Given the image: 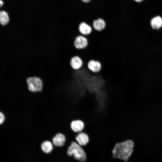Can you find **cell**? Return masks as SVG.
<instances>
[{
	"label": "cell",
	"mask_w": 162,
	"mask_h": 162,
	"mask_svg": "<svg viewBox=\"0 0 162 162\" xmlns=\"http://www.w3.org/2000/svg\"><path fill=\"white\" fill-rule=\"evenodd\" d=\"M134 146V142L130 140L116 143L112 151L113 157L127 161L132 154Z\"/></svg>",
	"instance_id": "6da1fadb"
},
{
	"label": "cell",
	"mask_w": 162,
	"mask_h": 162,
	"mask_svg": "<svg viewBox=\"0 0 162 162\" xmlns=\"http://www.w3.org/2000/svg\"><path fill=\"white\" fill-rule=\"evenodd\" d=\"M69 156H73L76 160L81 161H85L86 158V153L81 146L76 142H72L68 147L67 152Z\"/></svg>",
	"instance_id": "7a4b0ae2"
},
{
	"label": "cell",
	"mask_w": 162,
	"mask_h": 162,
	"mask_svg": "<svg viewBox=\"0 0 162 162\" xmlns=\"http://www.w3.org/2000/svg\"><path fill=\"white\" fill-rule=\"evenodd\" d=\"M26 82L28 89L32 92H40L43 88V82L39 77L34 76L27 78Z\"/></svg>",
	"instance_id": "3957f363"
},
{
	"label": "cell",
	"mask_w": 162,
	"mask_h": 162,
	"mask_svg": "<svg viewBox=\"0 0 162 162\" xmlns=\"http://www.w3.org/2000/svg\"><path fill=\"white\" fill-rule=\"evenodd\" d=\"M74 44L76 49L79 50L83 49L88 46V42L86 37L81 34L76 38Z\"/></svg>",
	"instance_id": "277c9868"
},
{
	"label": "cell",
	"mask_w": 162,
	"mask_h": 162,
	"mask_svg": "<svg viewBox=\"0 0 162 162\" xmlns=\"http://www.w3.org/2000/svg\"><path fill=\"white\" fill-rule=\"evenodd\" d=\"M84 122L80 119H76L72 121L70 124L71 129L75 133L78 134L82 132L85 128Z\"/></svg>",
	"instance_id": "5b68a950"
},
{
	"label": "cell",
	"mask_w": 162,
	"mask_h": 162,
	"mask_svg": "<svg viewBox=\"0 0 162 162\" xmlns=\"http://www.w3.org/2000/svg\"><path fill=\"white\" fill-rule=\"evenodd\" d=\"M75 138L76 142L81 146L86 145L89 140L88 134L83 132L77 134Z\"/></svg>",
	"instance_id": "8992f818"
},
{
	"label": "cell",
	"mask_w": 162,
	"mask_h": 162,
	"mask_svg": "<svg viewBox=\"0 0 162 162\" xmlns=\"http://www.w3.org/2000/svg\"><path fill=\"white\" fill-rule=\"evenodd\" d=\"M70 64L73 69L77 70L82 67L83 64V62L80 57L76 56L73 57L71 58Z\"/></svg>",
	"instance_id": "52a82bcc"
},
{
	"label": "cell",
	"mask_w": 162,
	"mask_h": 162,
	"mask_svg": "<svg viewBox=\"0 0 162 162\" xmlns=\"http://www.w3.org/2000/svg\"><path fill=\"white\" fill-rule=\"evenodd\" d=\"M88 67L92 72L98 73L101 70L102 66L100 62L99 61L91 60L88 63Z\"/></svg>",
	"instance_id": "ba28073f"
},
{
	"label": "cell",
	"mask_w": 162,
	"mask_h": 162,
	"mask_svg": "<svg viewBox=\"0 0 162 162\" xmlns=\"http://www.w3.org/2000/svg\"><path fill=\"white\" fill-rule=\"evenodd\" d=\"M66 141L65 135L62 133L57 134L52 139L53 144L57 147H61L63 146Z\"/></svg>",
	"instance_id": "9c48e42d"
},
{
	"label": "cell",
	"mask_w": 162,
	"mask_h": 162,
	"mask_svg": "<svg viewBox=\"0 0 162 162\" xmlns=\"http://www.w3.org/2000/svg\"><path fill=\"white\" fill-rule=\"evenodd\" d=\"M92 28L88 23L82 22L79 25V30L80 34L84 36L90 34L92 31Z\"/></svg>",
	"instance_id": "30bf717a"
},
{
	"label": "cell",
	"mask_w": 162,
	"mask_h": 162,
	"mask_svg": "<svg viewBox=\"0 0 162 162\" xmlns=\"http://www.w3.org/2000/svg\"><path fill=\"white\" fill-rule=\"evenodd\" d=\"M106 26V22L102 18H98L93 21V28L97 31H103L105 29Z\"/></svg>",
	"instance_id": "8fae6325"
},
{
	"label": "cell",
	"mask_w": 162,
	"mask_h": 162,
	"mask_svg": "<svg viewBox=\"0 0 162 162\" xmlns=\"http://www.w3.org/2000/svg\"><path fill=\"white\" fill-rule=\"evenodd\" d=\"M152 27L154 29H158L162 26V18L158 16L152 18L150 22Z\"/></svg>",
	"instance_id": "7c38bea8"
},
{
	"label": "cell",
	"mask_w": 162,
	"mask_h": 162,
	"mask_svg": "<svg viewBox=\"0 0 162 162\" xmlns=\"http://www.w3.org/2000/svg\"><path fill=\"white\" fill-rule=\"evenodd\" d=\"M41 147L43 151L46 153H50L53 149V145L49 141H45L41 144Z\"/></svg>",
	"instance_id": "4fadbf2b"
},
{
	"label": "cell",
	"mask_w": 162,
	"mask_h": 162,
	"mask_svg": "<svg viewBox=\"0 0 162 162\" xmlns=\"http://www.w3.org/2000/svg\"><path fill=\"white\" fill-rule=\"evenodd\" d=\"M9 21V17L8 13L4 11H1L0 12V22L2 25L7 24Z\"/></svg>",
	"instance_id": "5bb4252c"
},
{
	"label": "cell",
	"mask_w": 162,
	"mask_h": 162,
	"mask_svg": "<svg viewBox=\"0 0 162 162\" xmlns=\"http://www.w3.org/2000/svg\"><path fill=\"white\" fill-rule=\"evenodd\" d=\"M5 119V117L3 113L0 112V124H2L4 121Z\"/></svg>",
	"instance_id": "9a60e30c"
},
{
	"label": "cell",
	"mask_w": 162,
	"mask_h": 162,
	"mask_svg": "<svg viewBox=\"0 0 162 162\" xmlns=\"http://www.w3.org/2000/svg\"><path fill=\"white\" fill-rule=\"evenodd\" d=\"M82 0L83 2H86V3L90 1V0Z\"/></svg>",
	"instance_id": "2e32d148"
},
{
	"label": "cell",
	"mask_w": 162,
	"mask_h": 162,
	"mask_svg": "<svg viewBox=\"0 0 162 162\" xmlns=\"http://www.w3.org/2000/svg\"><path fill=\"white\" fill-rule=\"evenodd\" d=\"M3 4V2L1 0H0V7H1Z\"/></svg>",
	"instance_id": "e0dca14e"
},
{
	"label": "cell",
	"mask_w": 162,
	"mask_h": 162,
	"mask_svg": "<svg viewBox=\"0 0 162 162\" xmlns=\"http://www.w3.org/2000/svg\"><path fill=\"white\" fill-rule=\"evenodd\" d=\"M135 0V1L137 2H142L143 0Z\"/></svg>",
	"instance_id": "ac0fdd59"
}]
</instances>
